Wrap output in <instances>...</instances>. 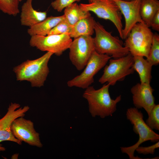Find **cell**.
I'll return each instance as SVG.
<instances>
[{"label": "cell", "mask_w": 159, "mask_h": 159, "mask_svg": "<svg viewBox=\"0 0 159 159\" xmlns=\"http://www.w3.org/2000/svg\"><path fill=\"white\" fill-rule=\"evenodd\" d=\"M159 11L158 0H141L140 12L144 23L150 27L151 20L156 13Z\"/></svg>", "instance_id": "cell-19"}, {"label": "cell", "mask_w": 159, "mask_h": 159, "mask_svg": "<svg viewBox=\"0 0 159 159\" xmlns=\"http://www.w3.org/2000/svg\"><path fill=\"white\" fill-rule=\"evenodd\" d=\"M13 135L21 142H24L29 145L41 148L39 134L36 131L33 122L23 117H19L13 121L11 127Z\"/></svg>", "instance_id": "cell-11"}, {"label": "cell", "mask_w": 159, "mask_h": 159, "mask_svg": "<svg viewBox=\"0 0 159 159\" xmlns=\"http://www.w3.org/2000/svg\"><path fill=\"white\" fill-rule=\"evenodd\" d=\"M72 41L67 34L35 35L31 36L29 44L41 51L51 52L60 56L69 49Z\"/></svg>", "instance_id": "cell-9"}, {"label": "cell", "mask_w": 159, "mask_h": 159, "mask_svg": "<svg viewBox=\"0 0 159 159\" xmlns=\"http://www.w3.org/2000/svg\"><path fill=\"white\" fill-rule=\"evenodd\" d=\"M53 54L48 52L37 59L27 60L14 67L17 80L29 82L32 87L43 86L49 72L48 63Z\"/></svg>", "instance_id": "cell-2"}, {"label": "cell", "mask_w": 159, "mask_h": 159, "mask_svg": "<svg viewBox=\"0 0 159 159\" xmlns=\"http://www.w3.org/2000/svg\"><path fill=\"white\" fill-rule=\"evenodd\" d=\"M123 0L126 1H129L132 0Z\"/></svg>", "instance_id": "cell-29"}, {"label": "cell", "mask_w": 159, "mask_h": 159, "mask_svg": "<svg viewBox=\"0 0 159 159\" xmlns=\"http://www.w3.org/2000/svg\"><path fill=\"white\" fill-rule=\"evenodd\" d=\"M19 1H21L22 0H19Z\"/></svg>", "instance_id": "cell-31"}, {"label": "cell", "mask_w": 159, "mask_h": 159, "mask_svg": "<svg viewBox=\"0 0 159 159\" xmlns=\"http://www.w3.org/2000/svg\"><path fill=\"white\" fill-rule=\"evenodd\" d=\"M32 0H27L22 5L20 14L21 24L31 27L44 20L46 18V11L35 10L32 5Z\"/></svg>", "instance_id": "cell-15"}, {"label": "cell", "mask_w": 159, "mask_h": 159, "mask_svg": "<svg viewBox=\"0 0 159 159\" xmlns=\"http://www.w3.org/2000/svg\"><path fill=\"white\" fill-rule=\"evenodd\" d=\"M145 122L152 130H159V105H155Z\"/></svg>", "instance_id": "cell-23"}, {"label": "cell", "mask_w": 159, "mask_h": 159, "mask_svg": "<svg viewBox=\"0 0 159 159\" xmlns=\"http://www.w3.org/2000/svg\"><path fill=\"white\" fill-rule=\"evenodd\" d=\"M19 0H0V10L10 15L16 16L19 13Z\"/></svg>", "instance_id": "cell-22"}, {"label": "cell", "mask_w": 159, "mask_h": 159, "mask_svg": "<svg viewBox=\"0 0 159 159\" xmlns=\"http://www.w3.org/2000/svg\"><path fill=\"white\" fill-rule=\"evenodd\" d=\"M89 0L90 1V2H92V0Z\"/></svg>", "instance_id": "cell-30"}, {"label": "cell", "mask_w": 159, "mask_h": 159, "mask_svg": "<svg viewBox=\"0 0 159 159\" xmlns=\"http://www.w3.org/2000/svg\"><path fill=\"white\" fill-rule=\"evenodd\" d=\"M64 14L72 26L80 20L91 15L90 11L83 10L75 2L64 9Z\"/></svg>", "instance_id": "cell-20"}, {"label": "cell", "mask_w": 159, "mask_h": 159, "mask_svg": "<svg viewBox=\"0 0 159 159\" xmlns=\"http://www.w3.org/2000/svg\"><path fill=\"white\" fill-rule=\"evenodd\" d=\"M109 61V64L105 66L103 74L99 80L101 84L107 83L110 86L114 85L135 71L132 67L133 56L130 53L119 58H111Z\"/></svg>", "instance_id": "cell-6"}, {"label": "cell", "mask_w": 159, "mask_h": 159, "mask_svg": "<svg viewBox=\"0 0 159 159\" xmlns=\"http://www.w3.org/2000/svg\"><path fill=\"white\" fill-rule=\"evenodd\" d=\"M159 147V142L158 141L155 144L150 146L143 147L139 146L136 148L135 150L139 154L143 155L148 154L153 155L155 152V150L158 149Z\"/></svg>", "instance_id": "cell-26"}, {"label": "cell", "mask_w": 159, "mask_h": 159, "mask_svg": "<svg viewBox=\"0 0 159 159\" xmlns=\"http://www.w3.org/2000/svg\"><path fill=\"white\" fill-rule=\"evenodd\" d=\"M20 105L16 103H11L5 115L0 119V143L5 141L14 142L19 145L21 142L13 135L11 127L13 121L19 117H24L25 113L29 109L28 106L20 107Z\"/></svg>", "instance_id": "cell-12"}, {"label": "cell", "mask_w": 159, "mask_h": 159, "mask_svg": "<svg viewBox=\"0 0 159 159\" xmlns=\"http://www.w3.org/2000/svg\"><path fill=\"white\" fill-rule=\"evenodd\" d=\"M112 57L107 54H100L95 50L91 55L83 71L67 82L69 87L86 89L94 82L95 75L106 65Z\"/></svg>", "instance_id": "cell-8"}, {"label": "cell", "mask_w": 159, "mask_h": 159, "mask_svg": "<svg viewBox=\"0 0 159 159\" xmlns=\"http://www.w3.org/2000/svg\"><path fill=\"white\" fill-rule=\"evenodd\" d=\"M65 18L64 14L61 16H51L31 27L27 33L31 36L35 35L45 36L59 22Z\"/></svg>", "instance_id": "cell-16"}, {"label": "cell", "mask_w": 159, "mask_h": 159, "mask_svg": "<svg viewBox=\"0 0 159 159\" xmlns=\"http://www.w3.org/2000/svg\"><path fill=\"white\" fill-rule=\"evenodd\" d=\"M112 0L118 6L125 18V24L122 30V39H125L132 28L136 24L144 23L141 18L140 12L141 0Z\"/></svg>", "instance_id": "cell-13"}, {"label": "cell", "mask_w": 159, "mask_h": 159, "mask_svg": "<svg viewBox=\"0 0 159 159\" xmlns=\"http://www.w3.org/2000/svg\"><path fill=\"white\" fill-rule=\"evenodd\" d=\"M127 119L133 125V130L139 136L138 142L127 147H120L121 152L127 154L130 159H140L134 155L136 148L143 143L148 140L152 142L159 141V135L154 132L146 124L143 119L142 113L135 107L128 108L126 111Z\"/></svg>", "instance_id": "cell-3"}, {"label": "cell", "mask_w": 159, "mask_h": 159, "mask_svg": "<svg viewBox=\"0 0 159 159\" xmlns=\"http://www.w3.org/2000/svg\"><path fill=\"white\" fill-rule=\"evenodd\" d=\"M154 34L145 24L138 23L132 28L125 39L124 45L133 56L147 58L151 46Z\"/></svg>", "instance_id": "cell-5"}, {"label": "cell", "mask_w": 159, "mask_h": 159, "mask_svg": "<svg viewBox=\"0 0 159 159\" xmlns=\"http://www.w3.org/2000/svg\"><path fill=\"white\" fill-rule=\"evenodd\" d=\"M133 68L138 74L140 83L150 84L152 65L144 57L133 56Z\"/></svg>", "instance_id": "cell-18"}, {"label": "cell", "mask_w": 159, "mask_h": 159, "mask_svg": "<svg viewBox=\"0 0 159 159\" xmlns=\"http://www.w3.org/2000/svg\"><path fill=\"white\" fill-rule=\"evenodd\" d=\"M110 86L107 83L97 90L90 86L86 89L82 96L88 101L89 111L92 117L104 118L112 115L116 111L117 105L121 101V96L114 100L112 99L109 92Z\"/></svg>", "instance_id": "cell-1"}, {"label": "cell", "mask_w": 159, "mask_h": 159, "mask_svg": "<svg viewBox=\"0 0 159 159\" xmlns=\"http://www.w3.org/2000/svg\"><path fill=\"white\" fill-rule=\"evenodd\" d=\"M71 25L65 18L53 28L47 35L67 34L69 35L72 29Z\"/></svg>", "instance_id": "cell-24"}, {"label": "cell", "mask_w": 159, "mask_h": 159, "mask_svg": "<svg viewBox=\"0 0 159 159\" xmlns=\"http://www.w3.org/2000/svg\"><path fill=\"white\" fill-rule=\"evenodd\" d=\"M130 91L135 107L138 109L143 108L149 115L155 105L154 90L150 84L138 83L131 88Z\"/></svg>", "instance_id": "cell-14"}, {"label": "cell", "mask_w": 159, "mask_h": 159, "mask_svg": "<svg viewBox=\"0 0 159 159\" xmlns=\"http://www.w3.org/2000/svg\"><path fill=\"white\" fill-rule=\"evenodd\" d=\"M150 27L155 31H159V11L156 13L152 18Z\"/></svg>", "instance_id": "cell-27"}, {"label": "cell", "mask_w": 159, "mask_h": 159, "mask_svg": "<svg viewBox=\"0 0 159 159\" xmlns=\"http://www.w3.org/2000/svg\"><path fill=\"white\" fill-rule=\"evenodd\" d=\"M69 59L78 71L83 69L95 50L93 38L84 35L74 38L69 49Z\"/></svg>", "instance_id": "cell-10"}, {"label": "cell", "mask_w": 159, "mask_h": 159, "mask_svg": "<svg viewBox=\"0 0 159 159\" xmlns=\"http://www.w3.org/2000/svg\"><path fill=\"white\" fill-rule=\"evenodd\" d=\"M79 5L83 10L93 12L99 18L111 21L122 39V14L114 1L112 0H92L89 4H81Z\"/></svg>", "instance_id": "cell-7"}, {"label": "cell", "mask_w": 159, "mask_h": 159, "mask_svg": "<svg viewBox=\"0 0 159 159\" xmlns=\"http://www.w3.org/2000/svg\"><path fill=\"white\" fill-rule=\"evenodd\" d=\"M96 22L91 15L80 20L72 26L70 37L75 38L82 36H92L94 32Z\"/></svg>", "instance_id": "cell-17"}, {"label": "cell", "mask_w": 159, "mask_h": 159, "mask_svg": "<svg viewBox=\"0 0 159 159\" xmlns=\"http://www.w3.org/2000/svg\"><path fill=\"white\" fill-rule=\"evenodd\" d=\"M81 0H55L52 2L51 5L52 7L58 12L62 10L75 1H80Z\"/></svg>", "instance_id": "cell-25"}, {"label": "cell", "mask_w": 159, "mask_h": 159, "mask_svg": "<svg viewBox=\"0 0 159 159\" xmlns=\"http://www.w3.org/2000/svg\"><path fill=\"white\" fill-rule=\"evenodd\" d=\"M146 59L152 66L159 64V35L157 33L154 34L149 53Z\"/></svg>", "instance_id": "cell-21"}, {"label": "cell", "mask_w": 159, "mask_h": 159, "mask_svg": "<svg viewBox=\"0 0 159 159\" xmlns=\"http://www.w3.org/2000/svg\"><path fill=\"white\" fill-rule=\"evenodd\" d=\"M5 150V148L2 146V145L0 143V152L3 151Z\"/></svg>", "instance_id": "cell-28"}, {"label": "cell", "mask_w": 159, "mask_h": 159, "mask_svg": "<svg viewBox=\"0 0 159 159\" xmlns=\"http://www.w3.org/2000/svg\"><path fill=\"white\" fill-rule=\"evenodd\" d=\"M95 36L93 38L95 51L102 54H106L114 59L119 58L130 53L128 49L123 46L122 41L112 36L99 22L94 26Z\"/></svg>", "instance_id": "cell-4"}]
</instances>
